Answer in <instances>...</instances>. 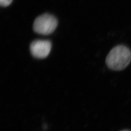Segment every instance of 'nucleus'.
<instances>
[{
	"mask_svg": "<svg viewBox=\"0 0 131 131\" xmlns=\"http://www.w3.org/2000/svg\"><path fill=\"white\" fill-rule=\"evenodd\" d=\"M131 61V51L128 47L119 45L114 47L106 58V64L113 70L125 69Z\"/></svg>",
	"mask_w": 131,
	"mask_h": 131,
	"instance_id": "obj_1",
	"label": "nucleus"
},
{
	"mask_svg": "<svg viewBox=\"0 0 131 131\" xmlns=\"http://www.w3.org/2000/svg\"><path fill=\"white\" fill-rule=\"evenodd\" d=\"M57 24V20L54 17L50 14H43L35 20L33 29L39 34L49 35L55 31Z\"/></svg>",
	"mask_w": 131,
	"mask_h": 131,
	"instance_id": "obj_2",
	"label": "nucleus"
},
{
	"mask_svg": "<svg viewBox=\"0 0 131 131\" xmlns=\"http://www.w3.org/2000/svg\"><path fill=\"white\" fill-rule=\"evenodd\" d=\"M52 43L47 40H36L31 43L30 50L31 54L38 59L46 58L51 51Z\"/></svg>",
	"mask_w": 131,
	"mask_h": 131,
	"instance_id": "obj_3",
	"label": "nucleus"
},
{
	"mask_svg": "<svg viewBox=\"0 0 131 131\" xmlns=\"http://www.w3.org/2000/svg\"><path fill=\"white\" fill-rule=\"evenodd\" d=\"M13 0H0V4L2 6L6 7L9 5Z\"/></svg>",
	"mask_w": 131,
	"mask_h": 131,
	"instance_id": "obj_4",
	"label": "nucleus"
},
{
	"mask_svg": "<svg viewBox=\"0 0 131 131\" xmlns=\"http://www.w3.org/2000/svg\"><path fill=\"white\" fill-rule=\"evenodd\" d=\"M128 131V130H123V131Z\"/></svg>",
	"mask_w": 131,
	"mask_h": 131,
	"instance_id": "obj_5",
	"label": "nucleus"
}]
</instances>
